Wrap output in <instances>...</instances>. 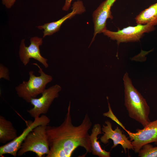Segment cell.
Instances as JSON below:
<instances>
[{"label": "cell", "instance_id": "obj_1", "mask_svg": "<svg viewBox=\"0 0 157 157\" xmlns=\"http://www.w3.org/2000/svg\"><path fill=\"white\" fill-rule=\"evenodd\" d=\"M71 102L63 122L59 126H47L46 132L50 151L46 157H70L78 147L84 148L85 157L92 152L91 143L88 131L92 125L88 113L81 124L75 126L70 114Z\"/></svg>", "mask_w": 157, "mask_h": 157}, {"label": "cell", "instance_id": "obj_2", "mask_svg": "<svg viewBox=\"0 0 157 157\" xmlns=\"http://www.w3.org/2000/svg\"><path fill=\"white\" fill-rule=\"evenodd\" d=\"M124 87V105L129 117L144 127L151 121L149 106L145 99L132 84L128 73L123 77Z\"/></svg>", "mask_w": 157, "mask_h": 157}, {"label": "cell", "instance_id": "obj_3", "mask_svg": "<svg viewBox=\"0 0 157 157\" xmlns=\"http://www.w3.org/2000/svg\"><path fill=\"white\" fill-rule=\"evenodd\" d=\"M32 64L39 68L40 75L36 76L33 71H30L28 80L24 81L15 88L18 96L28 103H30L32 98H35L38 95L42 94L45 89L47 84L52 79V77L45 74L37 63Z\"/></svg>", "mask_w": 157, "mask_h": 157}, {"label": "cell", "instance_id": "obj_4", "mask_svg": "<svg viewBox=\"0 0 157 157\" xmlns=\"http://www.w3.org/2000/svg\"><path fill=\"white\" fill-rule=\"evenodd\" d=\"M47 125L38 126L28 134L18 151L17 156H21L28 151L35 153L38 157L49 154L50 149L46 130Z\"/></svg>", "mask_w": 157, "mask_h": 157}, {"label": "cell", "instance_id": "obj_5", "mask_svg": "<svg viewBox=\"0 0 157 157\" xmlns=\"http://www.w3.org/2000/svg\"><path fill=\"white\" fill-rule=\"evenodd\" d=\"M154 29V26L150 24H137L135 26H128L117 31L106 29L103 33L111 39L117 41L119 44L121 42L138 41L144 33L152 31Z\"/></svg>", "mask_w": 157, "mask_h": 157}, {"label": "cell", "instance_id": "obj_6", "mask_svg": "<svg viewBox=\"0 0 157 157\" xmlns=\"http://www.w3.org/2000/svg\"><path fill=\"white\" fill-rule=\"evenodd\" d=\"M50 121V119L48 117L43 115L34 118L33 122H29L26 127L19 135L12 141L0 147V156L3 157L4 155L9 154L16 157L22 143L28 134L37 126L42 125H47Z\"/></svg>", "mask_w": 157, "mask_h": 157}, {"label": "cell", "instance_id": "obj_7", "mask_svg": "<svg viewBox=\"0 0 157 157\" xmlns=\"http://www.w3.org/2000/svg\"><path fill=\"white\" fill-rule=\"evenodd\" d=\"M61 90V87L56 84L45 89L40 97L32 98L30 103L33 107L27 110L31 117L35 118L41 114H46L53 100L58 97V92Z\"/></svg>", "mask_w": 157, "mask_h": 157}, {"label": "cell", "instance_id": "obj_8", "mask_svg": "<svg viewBox=\"0 0 157 157\" xmlns=\"http://www.w3.org/2000/svg\"><path fill=\"white\" fill-rule=\"evenodd\" d=\"M133 146V150L138 153L144 145L152 142L157 144V119L150 122L143 129H137L135 133L126 130Z\"/></svg>", "mask_w": 157, "mask_h": 157}, {"label": "cell", "instance_id": "obj_9", "mask_svg": "<svg viewBox=\"0 0 157 157\" xmlns=\"http://www.w3.org/2000/svg\"><path fill=\"white\" fill-rule=\"evenodd\" d=\"M30 41L31 44L28 47L25 46L24 39L21 42L19 51L21 61L26 66L29 63L30 58H33L41 63L45 68L48 67L47 59L42 57L40 52L39 47L42 44V38L34 37L31 38Z\"/></svg>", "mask_w": 157, "mask_h": 157}, {"label": "cell", "instance_id": "obj_10", "mask_svg": "<svg viewBox=\"0 0 157 157\" xmlns=\"http://www.w3.org/2000/svg\"><path fill=\"white\" fill-rule=\"evenodd\" d=\"M106 125H103L101 128L103 133V135L100 138L101 142L106 144L109 142L110 139L112 140L113 145L111 147L112 149L116 147L118 145H121L125 153H126V149H132L133 150L131 141L129 140L128 138L123 134L120 129L117 126L115 130L112 129L111 123L109 120L105 122Z\"/></svg>", "mask_w": 157, "mask_h": 157}, {"label": "cell", "instance_id": "obj_11", "mask_svg": "<svg viewBox=\"0 0 157 157\" xmlns=\"http://www.w3.org/2000/svg\"><path fill=\"white\" fill-rule=\"evenodd\" d=\"M117 0H106L103 2L93 13L92 16L94 24L93 37L89 47L94 40L97 35L106 30V21L109 18L112 19L110 9Z\"/></svg>", "mask_w": 157, "mask_h": 157}, {"label": "cell", "instance_id": "obj_12", "mask_svg": "<svg viewBox=\"0 0 157 157\" xmlns=\"http://www.w3.org/2000/svg\"><path fill=\"white\" fill-rule=\"evenodd\" d=\"M71 8L72 11L65 15L58 20L50 23H48L43 25L37 27L40 29H44L43 38L47 35H52L58 32L60 29L62 24L67 19H71L76 14H81L85 11V8L83 2L78 0L74 2Z\"/></svg>", "mask_w": 157, "mask_h": 157}, {"label": "cell", "instance_id": "obj_13", "mask_svg": "<svg viewBox=\"0 0 157 157\" xmlns=\"http://www.w3.org/2000/svg\"><path fill=\"white\" fill-rule=\"evenodd\" d=\"M17 131L11 122L0 116V142H9L17 137Z\"/></svg>", "mask_w": 157, "mask_h": 157}, {"label": "cell", "instance_id": "obj_14", "mask_svg": "<svg viewBox=\"0 0 157 157\" xmlns=\"http://www.w3.org/2000/svg\"><path fill=\"white\" fill-rule=\"evenodd\" d=\"M101 131V126L98 123L95 124L92 129V133L90 135L92 152L93 155L99 157H110V152L103 149L100 146L99 142L98 141V135L103 133Z\"/></svg>", "mask_w": 157, "mask_h": 157}, {"label": "cell", "instance_id": "obj_15", "mask_svg": "<svg viewBox=\"0 0 157 157\" xmlns=\"http://www.w3.org/2000/svg\"><path fill=\"white\" fill-rule=\"evenodd\" d=\"M135 19L137 24L157 25V3L142 11Z\"/></svg>", "mask_w": 157, "mask_h": 157}, {"label": "cell", "instance_id": "obj_16", "mask_svg": "<svg viewBox=\"0 0 157 157\" xmlns=\"http://www.w3.org/2000/svg\"><path fill=\"white\" fill-rule=\"evenodd\" d=\"M139 157H157V146L150 143L143 145L138 152Z\"/></svg>", "mask_w": 157, "mask_h": 157}, {"label": "cell", "instance_id": "obj_17", "mask_svg": "<svg viewBox=\"0 0 157 157\" xmlns=\"http://www.w3.org/2000/svg\"><path fill=\"white\" fill-rule=\"evenodd\" d=\"M0 78H3L7 80H9V73L8 69L2 64L0 66Z\"/></svg>", "mask_w": 157, "mask_h": 157}, {"label": "cell", "instance_id": "obj_18", "mask_svg": "<svg viewBox=\"0 0 157 157\" xmlns=\"http://www.w3.org/2000/svg\"><path fill=\"white\" fill-rule=\"evenodd\" d=\"M16 1V0H2L3 4L8 8H11Z\"/></svg>", "mask_w": 157, "mask_h": 157}, {"label": "cell", "instance_id": "obj_19", "mask_svg": "<svg viewBox=\"0 0 157 157\" xmlns=\"http://www.w3.org/2000/svg\"><path fill=\"white\" fill-rule=\"evenodd\" d=\"M72 0H65L64 5L62 8V10L65 11H68L70 6Z\"/></svg>", "mask_w": 157, "mask_h": 157}]
</instances>
